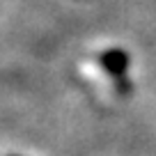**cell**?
Segmentation results:
<instances>
[{"mask_svg":"<svg viewBox=\"0 0 156 156\" xmlns=\"http://www.w3.org/2000/svg\"><path fill=\"white\" fill-rule=\"evenodd\" d=\"M101 62H103V67H108L110 71H117V73H122L124 69H126L129 60H126V55H124L122 51H108V53H103Z\"/></svg>","mask_w":156,"mask_h":156,"instance_id":"cell-1","label":"cell"}]
</instances>
